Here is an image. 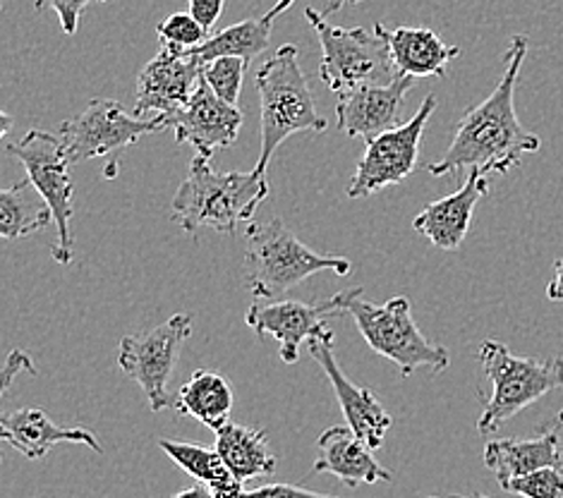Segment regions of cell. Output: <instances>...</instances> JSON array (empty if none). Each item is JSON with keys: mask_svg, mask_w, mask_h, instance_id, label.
Here are the masks:
<instances>
[{"mask_svg": "<svg viewBox=\"0 0 563 498\" xmlns=\"http://www.w3.org/2000/svg\"><path fill=\"white\" fill-rule=\"evenodd\" d=\"M170 498H217L213 496V491H209L205 484H197V487H190V489H183L178 494H173Z\"/></svg>", "mask_w": 563, "mask_h": 498, "instance_id": "e575fe53", "label": "cell"}, {"mask_svg": "<svg viewBox=\"0 0 563 498\" xmlns=\"http://www.w3.org/2000/svg\"><path fill=\"white\" fill-rule=\"evenodd\" d=\"M247 67L250 65L240 58H217V60L205 63L202 77L219 99L238 106V97H240V89H243Z\"/></svg>", "mask_w": 563, "mask_h": 498, "instance_id": "83f0119b", "label": "cell"}, {"mask_svg": "<svg viewBox=\"0 0 563 498\" xmlns=\"http://www.w3.org/2000/svg\"><path fill=\"white\" fill-rule=\"evenodd\" d=\"M295 5V0H276V5L266 12V18L269 20H276L278 15H284V12L288 10V8H292Z\"/></svg>", "mask_w": 563, "mask_h": 498, "instance_id": "8d00e7d4", "label": "cell"}, {"mask_svg": "<svg viewBox=\"0 0 563 498\" xmlns=\"http://www.w3.org/2000/svg\"><path fill=\"white\" fill-rule=\"evenodd\" d=\"M32 374V376H36L38 374V369H36V365H34V359L24 353V350H12L10 353V357H8V362H5V367H3V384H0V394H5V390L10 388V384H12V379H15L18 374Z\"/></svg>", "mask_w": 563, "mask_h": 498, "instance_id": "1f68e13d", "label": "cell"}, {"mask_svg": "<svg viewBox=\"0 0 563 498\" xmlns=\"http://www.w3.org/2000/svg\"><path fill=\"white\" fill-rule=\"evenodd\" d=\"M158 449L178 467H183L187 475L205 484L217 498H245L243 482L235 479L217 449H205L197 446V443L173 439H158Z\"/></svg>", "mask_w": 563, "mask_h": 498, "instance_id": "cb8c5ba5", "label": "cell"}, {"mask_svg": "<svg viewBox=\"0 0 563 498\" xmlns=\"http://www.w3.org/2000/svg\"><path fill=\"white\" fill-rule=\"evenodd\" d=\"M254 85L260 91L262 109V146L254 173L266 178V170H269L272 158L280 144L298 132H324L327 120L317 111L310 85H307V77L300 70L298 48L290 44L280 46L260 67Z\"/></svg>", "mask_w": 563, "mask_h": 498, "instance_id": "3957f363", "label": "cell"}, {"mask_svg": "<svg viewBox=\"0 0 563 498\" xmlns=\"http://www.w3.org/2000/svg\"><path fill=\"white\" fill-rule=\"evenodd\" d=\"M473 498H487V496H479V494H475V496H473Z\"/></svg>", "mask_w": 563, "mask_h": 498, "instance_id": "ab89813d", "label": "cell"}, {"mask_svg": "<svg viewBox=\"0 0 563 498\" xmlns=\"http://www.w3.org/2000/svg\"><path fill=\"white\" fill-rule=\"evenodd\" d=\"M501 489L522 498H563V465L542 467L532 475L506 482Z\"/></svg>", "mask_w": 563, "mask_h": 498, "instance_id": "f1b7e54d", "label": "cell"}, {"mask_svg": "<svg viewBox=\"0 0 563 498\" xmlns=\"http://www.w3.org/2000/svg\"><path fill=\"white\" fill-rule=\"evenodd\" d=\"M245 498H341V496L319 494L312 489L295 487V484H262L257 489L245 491Z\"/></svg>", "mask_w": 563, "mask_h": 498, "instance_id": "4dcf8cb0", "label": "cell"}, {"mask_svg": "<svg viewBox=\"0 0 563 498\" xmlns=\"http://www.w3.org/2000/svg\"><path fill=\"white\" fill-rule=\"evenodd\" d=\"M51 221L53 213L48 204L38 197L30 180L0 192V235L5 240H20L44 231Z\"/></svg>", "mask_w": 563, "mask_h": 498, "instance_id": "484cf974", "label": "cell"}, {"mask_svg": "<svg viewBox=\"0 0 563 498\" xmlns=\"http://www.w3.org/2000/svg\"><path fill=\"white\" fill-rule=\"evenodd\" d=\"M355 295V288H347L321 302L300 300H276L266 305H252L245 312V324L260 339H274L278 343V355L286 365L300 359V347L319 335H324L327 321L347 314V305Z\"/></svg>", "mask_w": 563, "mask_h": 498, "instance_id": "7c38bea8", "label": "cell"}, {"mask_svg": "<svg viewBox=\"0 0 563 498\" xmlns=\"http://www.w3.org/2000/svg\"><path fill=\"white\" fill-rule=\"evenodd\" d=\"M272 185L257 173H221L211 158L195 156L185 182L170 201V219L185 233L202 228L235 235L240 225H250L254 211L269 197Z\"/></svg>", "mask_w": 563, "mask_h": 498, "instance_id": "7a4b0ae2", "label": "cell"}, {"mask_svg": "<svg viewBox=\"0 0 563 498\" xmlns=\"http://www.w3.org/2000/svg\"><path fill=\"white\" fill-rule=\"evenodd\" d=\"M161 130H168L166 118L144 120L135 113H128L125 106L115 99H93L82 113L65 120L58 137L65 144L68 161L75 166L89 158L123 152L146 134Z\"/></svg>", "mask_w": 563, "mask_h": 498, "instance_id": "30bf717a", "label": "cell"}, {"mask_svg": "<svg viewBox=\"0 0 563 498\" xmlns=\"http://www.w3.org/2000/svg\"><path fill=\"white\" fill-rule=\"evenodd\" d=\"M547 298L563 305V257L554 262V278L547 286Z\"/></svg>", "mask_w": 563, "mask_h": 498, "instance_id": "836d02e7", "label": "cell"}, {"mask_svg": "<svg viewBox=\"0 0 563 498\" xmlns=\"http://www.w3.org/2000/svg\"><path fill=\"white\" fill-rule=\"evenodd\" d=\"M556 427H563V410L554 414V420H552V424H549L547 429H556Z\"/></svg>", "mask_w": 563, "mask_h": 498, "instance_id": "f35d334b", "label": "cell"}, {"mask_svg": "<svg viewBox=\"0 0 563 498\" xmlns=\"http://www.w3.org/2000/svg\"><path fill=\"white\" fill-rule=\"evenodd\" d=\"M357 3H365V0H329L327 8L321 10V12H324V15L329 18V15H333V12H339V10L347 8V5H357Z\"/></svg>", "mask_w": 563, "mask_h": 498, "instance_id": "d590c367", "label": "cell"}, {"mask_svg": "<svg viewBox=\"0 0 563 498\" xmlns=\"http://www.w3.org/2000/svg\"><path fill=\"white\" fill-rule=\"evenodd\" d=\"M0 434L26 461H42L58 443H82L91 451L103 453L99 439L82 427H60L38 408H18L0 417Z\"/></svg>", "mask_w": 563, "mask_h": 498, "instance_id": "ac0fdd59", "label": "cell"}, {"mask_svg": "<svg viewBox=\"0 0 563 498\" xmlns=\"http://www.w3.org/2000/svg\"><path fill=\"white\" fill-rule=\"evenodd\" d=\"M93 3H109V0H36V10H53L60 20L63 32L73 36L82 20V12Z\"/></svg>", "mask_w": 563, "mask_h": 498, "instance_id": "f546056e", "label": "cell"}, {"mask_svg": "<svg viewBox=\"0 0 563 498\" xmlns=\"http://www.w3.org/2000/svg\"><path fill=\"white\" fill-rule=\"evenodd\" d=\"M245 233L247 288L257 300H274L278 295L298 288L302 280L324 272H333L336 276L351 274V262L345 257L317 254L302 245L280 219L250 223Z\"/></svg>", "mask_w": 563, "mask_h": 498, "instance_id": "277c9868", "label": "cell"}, {"mask_svg": "<svg viewBox=\"0 0 563 498\" xmlns=\"http://www.w3.org/2000/svg\"><path fill=\"white\" fill-rule=\"evenodd\" d=\"M187 3H190V15L211 32L221 18L225 0H187Z\"/></svg>", "mask_w": 563, "mask_h": 498, "instance_id": "d6a6232c", "label": "cell"}, {"mask_svg": "<svg viewBox=\"0 0 563 498\" xmlns=\"http://www.w3.org/2000/svg\"><path fill=\"white\" fill-rule=\"evenodd\" d=\"M377 30L386 36L388 51L398 75L408 77H444L449 65L461 56L459 46H449L441 36L427 26H398L386 30L377 22Z\"/></svg>", "mask_w": 563, "mask_h": 498, "instance_id": "ffe728a7", "label": "cell"}, {"mask_svg": "<svg viewBox=\"0 0 563 498\" xmlns=\"http://www.w3.org/2000/svg\"><path fill=\"white\" fill-rule=\"evenodd\" d=\"M0 118H3V128H0V137H3V134H8V130H10V125H12V118H10L8 113H3Z\"/></svg>", "mask_w": 563, "mask_h": 498, "instance_id": "74e56055", "label": "cell"}, {"mask_svg": "<svg viewBox=\"0 0 563 498\" xmlns=\"http://www.w3.org/2000/svg\"><path fill=\"white\" fill-rule=\"evenodd\" d=\"M156 36L161 42V48L192 53L209 42L211 32H207L190 12H173L164 22H158Z\"/></svg>", "mask_w": 563, "mask_h": 498, "instance_id": "4316f807", "label": "cell"}, {"mask_svg": "<svg viewBox=\"0 0 563 498\" xmlns=\"http://www.w3.org/2000/svg\"><path fill=\"white\" fill-rule=\"evenodd\" d=\"M8 154L20 161L26 170V180L42 197L56 223V242H53V259L63 266H70L75 257L73 240V213H75V185L70 178V161L65 154V144L60 137L44 130H30L24 140L10 144Z\"/></svg>", "mask_w": 563, "mask_h": 498, "instance_id": "ba28073f", "label": "cell"}, {"mask_svg": "<svg viewBox=\"0 0 563 498\" xmlns=\"http://www.w3.org/2000/svg\"><path fill=\"white\" fill-rule=\"evenodd\" d=\"M213 434H217L219 455L238 482L245 484L247 479L276 473L278 457L272 453L269 439H266L262 429L228 420Z\"/></svg>", "mask_w": 563, "mask_h": 498, "instance_id": "7402d4cb", "label": "cell"}, {"mask_svg": "<svg viewBox=\"0 0 563 498\" xmlns=\"http://www.w3.org/2000/svg\"><path fill=\"white\" fill-rule=\"evenodd\" d=\"M526 56L528 36H514L511 46L506 51V65L499 85L494 87L485 101L461 118L446 154L434 164H429V173L434 178L463 168H477L487 175H504L516 168L522 156L540 150V137L522 128L516 113V85Z\"/></svg>", "mask_w": 563, "mask_h": 498, "instance_id": "6da1fadb", "label": "cell"}, {"mask_svg": "<svg viewBox=\"0 0 563 498\" xmlns=\"http://www.w3.org/2000/svg\"><path fill=\"white\" fill-rule=\"evenodd\" d=\"M272 24L274 20L266 15L243 20L225 26L219 34H211L209 42L192 53L205 63L217 58H240L250 65L254 58H260L262 53L269 48Z\"/></svg>", "mask_w": 563, "mask_h": 498, "instance_id": "d4e9b609", "label": "cell"}, {"mask_svg": "<svg viewBox=\"0 0 563 498\" xmlns=\"http://www.w3.org/2000/svg\"><path fill=\"white\" fill-rule=\"evenodd\" d=\"M415 87V77L396 75L391 82L367 85L341 93L336 103L339 130L353 140H374L379 134L398 128L400 106Z\"/></svg>", "mask_w": 563, "mask_h": 498, "instance_id": "2e32d148", "label": "cell"}, {"mask_svg": "<svg viewBox=\"0 0 563 498\" xmlns=\"http://www.w3.org/2000/svg\"><path fill=\"white\" fill-rule=\"evenodd\" d=\"M437 106V97L429 93L418 113H415L408 123L365 142V152H362L351 185H347L345 190L347 199L372 197L384 190V187H391L410 178L420 161L424 128L429 123V118L434 115Z\"/></svg>", "mask_w": 563, "mask_h": 498, "instance_id": "8fae6325", "label": "cell"}, {"mask_svg": "<svg viewBox=\"0 0 563 498\" xmlns=\"http://www.w3.org/2000/svg\"><path fill=\"white\" fill-rule=\"evenodd\" d=\"M479 365L492 384V396L485 398V410L477 420L479 434L496 432L520 410L563 388V357H516L504 343L485 341Z\"/></svg>", "mask_w": 563, "mask_h": 498, "instance_id": "5b68a950", "label": "cell"}, {"mask_svg": "<svg viewBox=\"0 0 563 498\" xmlns=\"http://www.w3.org/2000/svg\"><path fill=\"white\" fill-rule=\"evenodd\" d=\"M451 498H459V496H451Z\"/></svg>", "mask_w": 563, "mask_h": 498, "instance_id": "60d3db41", "label": "cell"}, {"mask_svg": "<svg viewBox=\"0 0 563 498\" xmlns=\"http://www.w3.org/2000/svg\"><path fill=\"white\" fill-rule=\"evenodd\" d=\"M489 175L473 168L467 173V178L459 192L427 204L418 217H415L412 228L439 250H459L467 237V231H471L475 207L479 204V199H485L489 195Z\"/></svg>", "mask_w": 563, "mask_h": 498, "instance_id": "e0dca14e", "label": "cell"}, {"mask_svg": "<svg viewBox=\"0 0 563 498\" xmlns=\"http://www.w3.org/2000/svg\"><path fill=\"white\" fill-rule=\"evenodd\" d=\"M240 128H243V111L219 99L205 77L185 109L168 120V130L176 134V142L190 144L197 156L205 158H213L217 152L235 144Z\"/></svg>", "mask_w": 563, "mask_h": 498, "instance_id": "9a60e30c", "label": "cell"}, {"mask_svg": "<svg viewBox=\"0 0 563 498\" xmlns=\"http://www.w3.org/2000/svg\"><path fill=\"white\" fill-rule=\"evenodd\" d=\"M305 18L319 36V77L331 91L345 93L367 85H384L398 75L386 36L377 30V24L372 26V32L365 26L345 30V26H333L324 12L314 8H307Z\"/></svg>", "mask_w": 563, "mask_h": 498, "instance_id": "52a82bcc", "label": "cell"}, {"mask_svg": "<svg viewBox=\"0 0 563 498\" xmlns=\"http://www.w3.org/2000/svg\"><path fill=\"white\" fill-rule=\"evenodd\" d=\"M347 314L355 319L357 331L374 353L391 359L404 376H412L418 369H449L451 353L420 331L418 321L412 319L408 298H391L384 305H374L365 300V290L355 286Z\"/></svg>", "mask_w": 563, "mask_h": 498, "instance_id": "8992f818", "label": "cell"}, {"mask_svg": "<svg viewBox=\"0 0 563 498\" xmlns=\"http://www.w3.org/2000/svg\"><path fill=\"white\" fill-rule=\"evenodd\" d=\"M192 335V317L173 314L164 324L152 331L125 335L118 345V367L128 379L135 381L146 400L150 410L161 412L170 408L173 400L168 394V381L183 353V345Z\"/></svg>", "mask_w": 563, "mask_h": 498, "instance_id": "9c48e42d", "label": "cell"}, {"mask_svg": "<svg viewBox=\"0 0 563 498\" xmlns=\"http://www.w3.org/2000/svg\"><path fill=\"white\" fill-rule=\"evenodd\" d=\"M307 345H310V355L314 357V362L333 386V394H336V400L343 410L345 424L353 429L369 451L382 449L388 429L394 424V417L384 410L379 398L374 396L369 388L355 384L351 376L341 369L336 355H333V331H327L324 335H319V339L310 341Z\"/></svg>", "mask_w": 563, "mask_h": 498, "instance_id": "5bb4252c", "label": "cell"}, {"mask_svg": "<svg viewBox=\"0 0 563 498\" xmlns=\"http://www.w3.org/2000/svg\"><path fill=\"white\" fill-rule=\"evenodd\" d=\"M205 60L195 53L161 48L158 56L142 67L135 89V115L144 120H168L185 109L202 82Z\"/></svg>", "mask_w": 563, "mask_h": 498, "instance_id": "4fadbf2b", "label": "cell"}, {"mask_svg": "<svg viewBox=\"0 0 563 498\" xmlns=\"http://www.w3.org/2000/svg\"><path fill=\"white\" fill-rule=\"evenodd\" d=\"M485 465L499 479L506 482L538 473L542 467L563 465V449L556 429H544L534 439H494L485 446Z\"/></svg>", "mask_w": 563, "mask_h": 498, "instance_id": "44dd1931", "label": "cell"}, {"mask_svg": "<svg viewBox=\"0 0 563 498\" xmlns=\"http://www.w3.org/2000/svg\"><path fill=\"white\" fill-rule=\"evenodd\" d=\"M173 408L185 417L202 422L211 432H217L219 427L231 420L233 386L219 372L197 369L183 384Z\"/></svg>", "mask_w": 563, "mask_h": 498, "instance_id": "603a6c76", "label": "cell"}, {"mask_svg": "<svg viewBox=\"0 0 563 498\" xmlns=\"http://www.w3.org/2000/svg\"><path fill=\"white\" fill-rule=\"evenodd\" d=\"M314 473H327L339 477L347 487L355 489L360 484L394 482V475L374 461L372 451L351 427H329L317 441Z\"/></svg>", "mask_w": 563, "mask_h": 498, "instance_id": "d6986e66", "label": "cell"}]
</instances>
